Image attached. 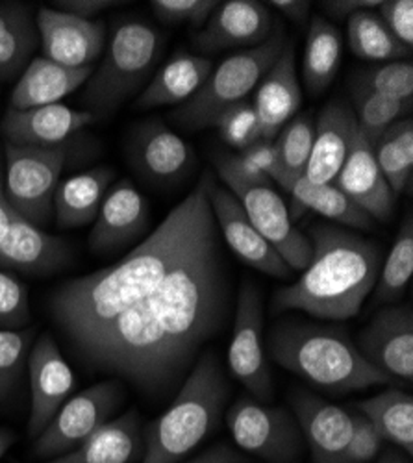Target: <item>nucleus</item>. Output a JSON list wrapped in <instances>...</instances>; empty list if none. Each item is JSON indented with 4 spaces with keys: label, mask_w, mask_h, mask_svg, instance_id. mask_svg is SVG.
<instances>
[{
    "label": "nucleus",
    "mask_w": 413,
    "mask_h": 463,
    "mask_svg": "<svg viewBox=\"0 0 413 463\" xmlns=\"http://www.w3.org/2000/svg\"><path fill=\"white\" fill-rule=\"evenodd\" d=\"M224 306L217 230L180 261L164 282L79 351L145 393H162L190 369L215 330Z\"/></svg>",
    "instance_id": "f257e3e1"
},
{
    "label": "nucleus",
    "mask_w": 413,
    "mask_h": 463,
    "mask_svg": "<svg viewBox=\"0 0 413 463\" xmlns=\"http://www.w3.org/2000/svg\"><path fill=\"white\" fill-rule=\"evenodd\" d=\"M211 175L125 260L61 284L51 297L54 323L80 351L95 335L153 293L173 269L217 230L210 204Z\"/></svg>",
    "instance_id": "f03ea898"
},
{
    "label": "nucleus",
    "mask_w": 413,
    "mask_h": 463,
    "mask_svg": "<svg viewBox=\"0 0 413 463\" xmlns=\"http://www.w3.org/2000/svg\"><path fill=\"white\" fill-rule=\"evenodd\" d=\"M308 240L314 249L312 261L295 284L277 291L273 310H300L330 321L356 317L379 280L380 249L324 222L310 226Z\"/></svg>",
    "instance_id": "7ed1b4c3"
},
{
    "label": "nucleus",
    "mask_w": 413,
    "mask_h": 463,
    "mask_svg": "<svg viewBox=\"0 0 413 463\" xmlns=\"http://www.w3.org/2000/svg\"><path fill=\"white\" fill-rule=\"evenodd\" d=\"M273 360L330 393H352L393 378L371 365L349 334L337 326L312 323H278L269 335Z\"/></svg>",
    "instance_id": "20e7f679"
},
{
    "label": "nucleus",
    "mask_w": 413,
    "mask_h": 463,
    "mask_svg": "<svg viewBox=\"0 0 413 463\" xmlns=\"http://www.w3.org/2000/svg\"><path fill=\"white\" fill-rule=\"evenodd\" d=\"M230 385L213 353L199 358L173 404L150 427L141 463H176L217 427Z\"/></svg>",
    "instance_id": "39448f33"
},
{
    "label": "nucleus",
    "mask_w": 413,
    "mask_h": 463,
    "mask_svg": "<svg viewBox=\"0 0 413 463\" xmlns=\"http://www.w3.org/2000/svg\"><path fill=\"white\" fill-rule=\"evenodd\" d=\"M164 49V35L139 19L123 21L109 37L106 56L82 95L88 111L111 113L148 80Z\"/></svg>",
    "instance_id": "423d86ee"
},
{
    "label": "nucleus",
    "mask_w": 413,
    "mask_h": 463,
    "mask_svg": "<svg viewBox=\"0 0 413 463\" xmlns=\"http://www.w3.org/2000/svg\"><path fill=\"white\" fill-rule=\"evenodd\" d=\"M286 37L280 24L266 43L241 51L224 60L204 86L174 111L173 118L185 128L201 130L211 127L227 108L247 100L258 88L264 74L275 65L286 47Z\"/></svg>",
    "instance_id": "0eeeda50"
},
{
    "label": "nucleus",
    "mask_w": 413,
    "mask_h": 463,
    "mask_svg": "<svg viewBox=\"0 0 413 463\" xmlns=\"http://www.w3.org/2000/svg\"><path fill=\"white\" fill-rule=\"evenodd\" d=\"M215 169L227 189L243 206L254 228L282 256L291 271H305L312 261V243L293 224L287 204L275 191L271 180L241 173L234 165L230 154H217Z\"/></svg>",
    "instance_id": "6e6552de"
},
{
    "label": "nucleus",
    "mask_w": 413,
    "mask_h": 463,
    "mask_svg": "<svg viewBox=\"0 0 413 463\" xmlns=\"http://www.w3.org/2000/svg\"><path fill=\"white\" fill-rule=\"evenodd\" d=\"M5 187L12 210L40 228L49 224L54 217V195L67 158L65 146L5 143Z\"/></svg>",
    "instance_id": "1a4fd4ad"
},
{
    "label": "nucleus",
    "mask_w": 413,
    "mask_h": 463,
    "mask_svg": "<svg viewBox=\"0 0 413 463\" xmlns=\"http://www.w3.org/2000/svg\"><path fill=\"white\" fill-rule=\"evenodd\" d=\"M227 424L241 450L268 463H298L303 458L305 438L293 413L284 408L241 397L230 406Z\"/></svg>",
    "instance_id": "9d476101"
},
{
    "label": "nucleus",
    "mask_w": 413,
    "mask_h": 463,
    "mask_svg": "<svg viewBox=\"0 0 413 463\" xmlns=\"http://www.w3.org/2000/svg\"><path fill=\"white\" fill-rule=\"evenodd\" d=\"M123 401V388L117 380H108L65 401L49 427L35 438L33 454L58 458L86 441L109 420Z\"/></svg>",
    "instance_id": "9b49d317"
},
{
    "label": "nucleus",
    "mask_w": 413,
    "mask_h": 463,
    "mask_svg": "<svg viewBox=\"0 0 413 463\" xmlns=\"http://www.w3.org/2000/svg\"><path fill=\"white\" fill-rule=\"evenodd\" d=\"M229 351V365L252 397L259 402L273 399V376L264 351V312L261 297L252 282H245L238 300V312Z\"/></svg>",
    "instance_id": "f8f14e48"
},
{
    "label": "nucleus",
    "mask_w": 413,
    "mask_h": 463,
    "mask_svg": "<svg viewBox=\"0 0 413 463\" xmlns=\"http://www.w3.org/2000/svg\"><path fill=\"white\" fill-rule=\"evenodd\" d=\"M358 353L391 378L413 380V312L411 306L386 307L360 332Z\"/></svg>",
    "instance_id": "ddd939ff"
},
{
    "label": "nucleus",
    "mask_w": 413,
    "mask_h": 463,
    "mask_svg": "<svg viewBox=\"0 0 413 463\" xmlns=\"http://www.w3.org/2000/svg\"><path fill=\"white\" fill-rule=\"evenodd\" d=\"M277 23L266 5L258 0L219 3L215 14L195 33L193 47L202 52H221L239 47H258L273 35Z\"/></svg>",
    "instance_id": "4468645a"
},
{
    "label": "nucleus",
    "mask_w": 413,
    "mask_h": 463,
    "mask_svg": "<svg viewBox=\"0 0 413 463\" xmlns=\"http://www.w3.org/2000/svg\"><path fill=\"white\" fill-rule=\"evenodd\" d=\"M43 58L70 69H93L106 45V26L54 8H42L35 17Z\"/></svg>",
    "instance_id": "2eb2a0df"
},
{
    "label": "nucleus",
    "mask_w": 413,
    "mask_h": 463,
    "mask_svg": "<svg viewBox=\"0 0 413 463\" xmlns=\"http://www.w3.org/2000/svg\"><path fill=\"white\" fill-rule=\"evenodd\" d=\"M32 408L28 436L37 438L65 404L74 388V374L51 334H42L28 354Z\"/></svg>",
    "instance_id": "dca6fc26"
},
{
    "label": "nucleus",
    "mask_w": 413,
    "mask_h": 463,
    "mask_svg": "<svg viewBox=\"0 0 413 463\" xmlns=\"http://www.w3.org/2000/svg\"><path fill=\"white\" fill-rule=\"evenodd\" d=\"M208 193L215 224H219L224 240H227L234 254L247 265L258 269L259 273L275 279H289V265L254 228L243 206L232 193L227 187L217 185L213 178L210 182Z\"/></svg>",
    "instance_id": "f3484780"
},
{
    "label": "nucleus",
    "mask_w": 413,
    "mask_h": 463,
    "mask_svg": "<svg viewBox=\"0 0 413 463\" xmlns=\"http://www.w3.org/2000/svg\"><path fill=\"white\" fill-rule=\"evenodd\" d=\"M291 410L314 463H343L352 434V413L303 390L293 392Z\"/></svg>",
    "instance_id": "a211bd4d"
},
{
    "label": "nucleus",
    "mask_w": 413,
    "mask_h": 463,
    "mask_svg": "<svg viewBox=\"0 0 413 463\" xmlns=\"http://www.w3.org/2000/svg\"><path fill=\"white\" fill-rule=\"evenodd\" d=\"M332 184L374 221L388 222L391 219L397 195L377 164L372 145L358 128L345 164Z\"/></svg>",
    "instance_id": "6ab92c4d"
},
{
    "label": "nucleus",
    "mask_w": 413,
    "mask_h": 463,
    "mask_svg": "<svg viewBox=\"0 0 413 463\" xmlns=\"http://www.w3.org/2000/svg\"><path fill=\"white\" fill-rule=\"evenodd\" d=\"M95 113L72 109L65 104L28 109L10 108L0 123V134L5 143L17 146H56L95 123Z\"/></svg>",
    "instance_id": "aec40b11"
},
{
    "label": "nucleus",
    "mask_w": 413,
    "mask_h": 463,
    "mask_svg": "<svg viewBox=\"0 0 413 463\" xmlns=\"http://www.w3.org/2000/svg\"><path fill=\"white\" fill-rule=\"evenodd\" d=\"M72 261L65 240L19 217L14 210L5 238L0 240V269L26 275H52Z\"/></svg>",
    "instance_id": "412c9836"
},
{
    "label": "nucleus",
    "mask_w": 413,
    "mask_h": 463,
    "mask_svg": "<svg viewBox=\"0 0 413 463\" xmlns=\"http://www.w3.org/2000/svg\"><path fill=\"white\" fill-rule=\"evenodd\" d=\"M130 156L145 178L158 184L182 180L197 160L193 148L160 121L137 128L130 141Z\"/></svg>",
    "instance_id": "4be33fe9"
},
{
    "label": "nucleus",
    "mask_w": 413,
    "mask_h": 463,
    "mask_svg": "<svg viewBox=\"0 0 413 463\" xmlns=\"http://www.w3.org/2000/svg\"><path fill=\"white\" fill-rule=\"evenodd\" d=\"M146 222V199L130 184V180H121L106 193L93 221L89 247L99 254L114 252L143 234Z\"/></svg>",
    "instance_id": "5701e85b"
},
{
    "label": "nucleus",
    "mask_w": 413,
    "mask_h": 463,
    "mask_svg": "<svg viewBox=\"0 0 413 463\" xmlns=\"http://www.w3.org/2000/svg\"><path fill=\"white\" fill-rule=\"evenodd\" d=\"M252 106L259 121L261 139L266 141H273L298 113L303 106V91L296 76L293 43H286L275 65L259 80Z\"/></svg>",
    "instance_id": "b1692460"
},
{
    "label": "nucleus",
    "mask_w": 413,
    "mask_h": 463,
    "mask_svg": "<svg viewBox=\"0 0 413 463\" xmlns=\"http://www.w3.org/2000/svg\"><path fill=\"white\" fill-rule=\"evenodd\" d=\"M356 118L349 104L332 100L315 123V137L305 178L312 184H332L345 164L356 132Z\"/></svg>",
    "instance_id": "393cba45"
},
{
    "label": "nucleus",
    "mask_w": 413,
    "mask_h": 463,
    "mask_svg": "<svg viewBox=\"0 0 413 463\" xmlns=\"http://www.w3.org/2000/svg\"><path fill=\"white\" fill-rule=\"evenodd\" d=\"M93 69H70L47 58H33L19 76L10 99V108L28 109L61 104L65 97L84 86Z\"/></svg>",
    "instance_id": "a878e982"
},
{
    "label": "nucleus",
    "mask_w": 413,
    "mask_h": 463,
    "mask_svg": "<svg viewBox=\"0 0 413 463\" xmlns=\"http://www.w3.org/2000/svg\"><path fill=\"white\" fill-rule=\"evenodd\" d=\"M143 449L141 419L136 410L108 420L86 441L47 463H130Z\"/></svg>",
    "instance_id": "bb28decb"
},
{
    "label": "nucleus",
    "mask_w": 413,
    "mask_h": 463,
    "mask_svg": "<svg viewBox=\"0 0 413 463\" xmlns=\"http://www.w3.org/2000/svg\"><path fill=\"white\" fill-rule=\"evenodd\" d=\"M213 61L201 54H174L150 80L136 100L137 109L171 106L190 100L210 79Z\"/></svg>",
    "instance_id": "cd10ccee"
},
{
    "label": "nucleus",
    "mask_w": 413,
    "mask_h": 463,
    "mask_svg": "<svg viewBox=\"0 0 413 463\" xmlns=\"http://www.w3.org/2000/svg\"><path fill=\"white\" fill-rule=\"evenodd\" d=\"M114 178L111 167H95L60 182L54 195L56 224L65 230L91 224Z\"/></svg>",
    "instance_id": "c85d7f7f"
},
{
    "label": "nucleus",
    "mask_w": 413,
    "mask_h": 463,
    "mask_svg": "<svg viewBox=\"0 0 413 463\" xmlns=\"http://www.w3.org/2000/svg\"><path fill=\"white\" fill-rule=\"evenodd\" d=\"M40 45L32 8L24 3H0V84L17 79Z\"/></svg>",
    "instance_id": "c756f323"
},
{
    "label": "nucleus",
    "mask_w": 413,
    "mask_h": 463,
    "mask_svg": "<svg viewBox=\"0 0 413 463\" xmlns=\"http://www.w3.org/2000/svg\"><path fill=\"white\" fill-rule=\"evenodd\" d=\"M289 217L298 221L308 210L317 212L319 215L340 222L351 228L369 230L374 224V219L369 217L361 208H358L347 195L337 189L333 184H312L305 176L298 178L289 189Z\"/></svg>",
    "instance_id": "7c9ffc66"
},
{
    "label": "nucleus",
    "mask_w": 413,
    "mask_h": 463,
    "mask_svg": "<svg viewBox=\"0 0 413 463\" xmlns=\"http://www.w3.org/2000/svg\"><path fill=\"white\" fill-rule=\"evenodd\" d=\"M342 56L343 43L340 30L323 17H314L308 26L303 61L305 84L312 95H321L332 86L340 71Z\"/></svg>",
    "instance_id": "2f4dec72"
},
{
    "label": "nucleus",
    "mask_w": 413,
    "mask_h": 463,
    "mask_svg": "<svg viewBox=\"0 0 413 463\" xmlns=\"http://www.w3.org/2000/svg\"><path fill=\"white\" fill-rule=\"evenodd\" d=\"M384 441L395 443L406 456L413 454V399L400 390H386L358 404Z\"/></svg>",
    "instance_id": "473e14b6"
},
{
    "label": "nucleus",
    "mask_w": 413,
    "mask_h": 463,
    "mask_svg": "<svg viewBox=\"0 0 413 463\" xmlns=\"http://www.w3.org/2000/svg\"><path fill=\"white\" fill-rule=\"evenodd\" d=\"M349 47L354 56L367 61H397L411 56V49L399 43L380 15L372 10L358 12L347 21Z\"/></svg>",
    "instance_id": "72a5a7b5"
},
{
    "label": "nucleus",
    "mask_w": 413,
    "mask_h": 463,
    "mask_svg": "<svg viewBox=\"0 0 413 463\" xmlns=\"http://www.w3.org/2000/svg\"><path fill=\"white\" fill-rule=\"evenodd\" d=\"M377 164L391 191L411 189L413 176V121L404 118L395 121L372 146Z\"/></svg>",
    "instance_id": "f704fd0d"
},
{
    "label": "nucleus",
    "mask_w": 413,
    "mask_h": 463,
    "mask_svg": "<svg viewBox=\"0 0 413 463\" xmlns=\"http://www.w3.org/2000/svg\"><path fill=\"white\" fill-rule=\"evenodd\" d=\"M315 125L308 115H295V118L278 132L273 139L278 162L277 184L289 193L291 185L303 178L314 146Z\"/></svg>",
    "instance_id": "c9c22d12"
},
{
    "label": "nucleus",
    "mask_w": 413,
    "mask_h": 463,
    "mask_svg": "<svg viewBox=\"0 0 413 463\" xmlns=\"http://www.w3.org/2000/svg\"><path fill=\"white\" fill-rule=\"evenodd\" d=\"M413 275V217L408 213L397 240L390 250V256L384 263V269L379 275L377 284H374V304H388L406 291Z\"/></svg>",
    "instance_id": "e433bc0d"
},
{
    "label": "nucleus",
    "mask_w": 413,
    "mask_h": 463,
    "mask_svg": "<svg viewBox=\"0 0 413 463\" xmlns=\"http://www.w3.org/2000/svg\"><path fill=\"white\" fill-rule=\"evenodd\" d=\"M352 104L358 130L372 146L395 121L411 113L409 106L372 91L358 80H352Z\"/></svg>",
    "instance_id": "4c0bfd02"
},
{
    "label": "nucleus",
    "mask_w": 413,
    "mask_h": 463,
    "mask_svg": "<svg viewBox=\"0 0 413 463\" xmlns=\"http://www.w3.org/2000/svg\"><path fill=\"white\" fill-rule=\"evenodd\" d=\"M356 80L388 99L413 108V65L397 60L371 65L358 72Z\"/></svg>",
    "instance_id": "58836bf2"
},
{
    "label": "nucleus",
    "mask_w": 413,
    "mask_h": 463,
    "mask_svg": "<svg viewBox=\"0 0 413 463\" xmlns=\"http://www.w3.org/2000/svg\"><path fill=\"white\" fill-rule=\"evenodd\" d=\"M33 335V328L0 330V401H5L19 383Z\"/></svg>",
    "instance_id": "ea45409f"
},
{
    "label": "nucleus",
    "mask_w": 413,
    "mask_h": 463,
    "mask_svg": "<svg viewBox=\"0 0 413 463\" xmlns=\"http://www.w3.org/2000/svg\"><path fill=\"white\" fill-rule=\"evenodd\" d=\"M217 128L221 139L238 152L252 146L261 139L259 121L252 102L241 100L219 113L211 125Z\"/></svg>",
    "instance_id": "a19ab883"
},
{
    "label": "nucleus",
    "mask_w": 413,
    "mask_h": 463,
    "mask_svg": "<svg viewBox=\"0 0 413 463\" xmlns=\"http://www.w3.org/2000/svg\"><path fill=\"white\" fill-rule=\"evenodd\" d=\"M30 323L26 286L0 269V330H21Z\"/></svg>",
    "instance_id": "79ce46f5"
},
{
    "label": "nucleus",
    "mask_w": 413,
    "mask_h": 463,
    "mask_svg": "<svg viewBox=\"0 0 413 463\" xmlns=\"http://www.w3.org/2000/svg\"><path fill=\"white\" fill-rule=\"evenodd\" d=\"M219 3L215 0H153L150 8L167 24H190L197 32L211 17Z\"/></svg>",
    "instance_id": "37998d69"
},
{
    "label": "nucleus",
    "mask_w": 413,
    "mask_h": 463,
    "mask_svg": "<svg viewBox=\"0 0 413 463\" xmlns=\"http://www.w3.org/2000/svg\"><path fill=\"white\" fill-rule=\"evenodd\" d=\"M384 439L372 422L360 411L352 413V434L347 443L343 463H369L382 450Z\"/></svg>",
    "instance_id": "c03bdc74"
},
{
    "label": "nucleus",
    "mask_w": 413,
    "mask_h": 463,
    "mask_svg": "<svg viewBox=\"0 0 413 463\" xmlns=\"http://www.w3.org/2000/svg\"><path fill=\"white\" fill-rule=\"evenodd\" d=\"M380 19L404 47L413 45V3L411 0H382Z\"/></svg>",
    "instance_id": "a18cd8bd"
},
{
    "label": "nucleus",
    "mask_w": 413,
    "mask_h": 463,
    "mask_svg": "<svg viewBox=\"0 0 413 463\" xmlns=\"http://www.w3.org/2000/svg\"><path fill=\"white\" fill-rule=\"evenodd\" d=\"M119 5L121 3H117V0H60V3H56L60 12L86 21H93V17L99 15L100 12Z\"/></svg>",
    "instance_id": "49530a36"
},
{
    "label": "nucleus",
    "mask_w": 413,
    "mask_h": 463,
    "mask_svg": "<svg viewBox=\"0 0 413 463\" xmlns=\"http://www.w3.org/2000/svg\"><path fill=\"white\" fill-rule=\"evenodd\" d=\"M382 5V0H328L323 3L324 12L330 15V19H349L351 15L365 10H374Z\"/></svg>",
    "instance_id": "de8ad7c7"
},
{
    "label": "nucleus",
    "mask_w": 413,
    "mask_h": 463,
    "mask_svg": "<svg viewBox=\"0 0 413 463\" xmlns=\"http://www.w3.org/2000/svg\"><path fill=\"white\" fill-rule=\"evenodd\" d=\"M268 6H273L298 26H306L310 21L312 3H308V0H271Z\"/></svg>",
    "instance_id": "09e8293b"
},
{
    "label": "nucleus",
    "mask_w": 413,
    "mask_h": 463,
    "mask_svg": "<svg viewBox=\"0 0 413 463\" xmlns=\"http://www.w3.org/2000/svg\"><path fill=\"white\" fill-rule=\"evenodd\" d=\"M185 463H249V459L239 450L224 443H219Z\"/></svg>",
    "instance_id": "8fccbe9b"
},
{
    "label": "nucleus",
    "mask_w": 413,
    "mask_h": 463,
    "mask_svg": "<svg viewBox=\"0 0 413 463\" xmlns=\"http://www.w3.org/2000/svg\"><path fill=\"white\" fill-rule=\"evenodd\" d=\"M12 206L6 199V187H5V169H3V152H0V240L5 238L8 224H10Z\"/></svg>",
    "instance_id": "3c124183"
},
{
    "label": "nucleus",
    "mask_w": 413,
    "mask_h": 463,
    "mask_svg": "<svg viewBox=\"0 0 413 463\" xmlns=\"http://www.w3.org/2000/svg\"><path fill=\"white\" fill-rule=\"evenodd\" d=\"M17 436L10 429H0V459L5 458V454L14 447Z\"/></svg>",
    "instance_id": "603ef678"
},
{
    "label": "nucleus",
    "mask_w": 413,
    "mask_h": 463,
    "mask_svg": "<svg viewBox=\"0 0 413 463\" xmlns=\"http://www.w3.org/2000/svg\"><path fill=\"white\" fill-rule=\"evenodd\" d=\"M377 463H411V458L404 456L400 452H395V450H388L380 456V459Z\"/></svg>",
    "instance_id": "864d4df0"
}]
</instances>
